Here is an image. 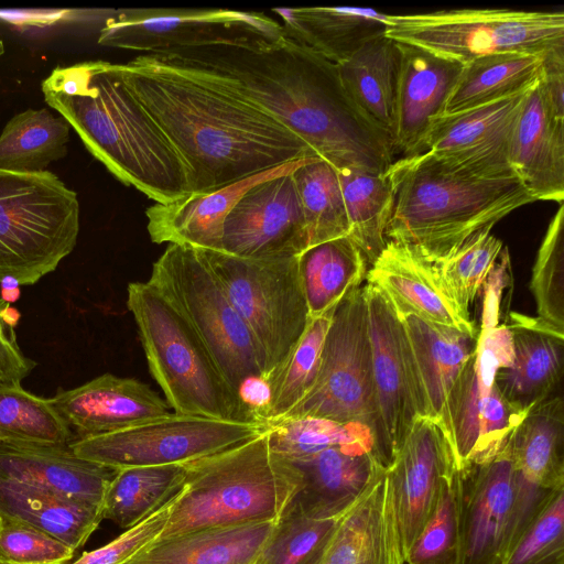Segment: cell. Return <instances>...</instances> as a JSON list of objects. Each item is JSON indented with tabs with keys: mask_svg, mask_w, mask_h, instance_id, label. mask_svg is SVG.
Wrapping results in <instances>:
<instances>
[{
	"mask_svg": "<svg viewBox=\"0 0 564 564\" xmlns=\"http://www.w3.org/2000/svg\"><path fill=\"white\" fill-rule=\"evenodd\" d=\"M143 56L262 111L335 170L382 174L393 162L391 139L349 97L338 65L285 34Z\"/></svg>",
	"mask_w": 564,
	"mask_h": 564,
	"instance_id": "6da1fadb",
	"label": "cell"
},
{
	"mask_svg": "<svg viewBox=\"0 0 564 564\" xmlns=\"http://www.w3.org/2000/svg\"><path fill=\"white\" fill-rule=\"evenodd\" d=\"M110 69L177 152L186 169L189 194L215 191L318 156L262 111L143 55L110 63Z\"/></svg>",
	"mask_w": 564,
	"mask_h": 564,
	"instance_id": "7a4b0ae2",
	"label": "cell"
},
{
	"mask_svg": "<svg viewBox=\"0 0 564 564\" xmlns=\"http://www.w3.org/2000/svg\"><path fill=\"white\" fill-rule=\"evenodd\" d=\"M41 89L88 152L126 186L160 204L189 195L181 158L111 72L110 62L57 66Z\"/></svg>",
	"mask_w": 564,
	"mask_h": 564,
	"instance_id": "3957f363",
	"label": "cell"
},
{
	"mask_svg": "<svg viewBox=\"0 0 564 564\" xmlns=\"http://www.w3.org/2000/svg\"><path fill=\"white\" fill-rule=\"evenodd\" d=\"M384 173L394 194L387 239L410 245L432 261L534 202L518 176H475L429 152L398 159Z\"/></svg>",
	"mask_w": 564,
	"mask_h": 564,
	"instance_id": "277c9868",
	"label": "cell"
},
{
	"mask_svg": "<svg viewBox=\"0 0 564 564\" xmlns=\"http://www.w3.org/2000/svg\"><path fill=\"white\" fill-rule=\"evenodd\" d=\"M300 485L299 470L271 448L267 430L243 444L187 463L186 477L156 540L275 521Z\"/></svg>",
	"mask_w": 564,
	"mask_h": 564,
	"instance_id": "5b68a950",
	"label": "cell"
},
{
	"mask_svg": "<svg viewBox=\"0 0 564 564\" xmlns=\"http://www.w3.org/2000/svg\"><path fill=\"white\" fill-rule=\"evenodd\" d=\"M127 306L151 376L175 413L260 423L227 384L189 325L148 282L128 284Z\"/></svg>",
	"mask_w": 564,
	"mask_h": 564,
	"instance_id": "8992f818",
	"label": "cell"
},
{
	"mask_svg": "<svg viewBox=\"0 0 564 564\" xmlns=\"http://www.w3.org/2000/svg\"><path fill=\"white\" fill-rule=\"evenodd\" d=\"M77 193L53 172L0 170V281L32 285L74 250L80 227Z\"/></svg>",
	"mask_w": 564,
	"mask_h": 564,
	"instance_id": "52a82bcc",
	"label": "cell"
},
{
	"mask_svg": "<svg viewBox=\"0 0 564 564\" xmlns=\"http://www.w3.org/2000/svg\"><path fill=\"white\" fill-rule=\"evenodd\" d=\"M197 251L249 329L269 384L311 321L299 256L247 259L221 250Z\"/></svg>",
	"mask_w": 564,
	"mask_h": 564,
	"instance_id": "ba28073f",
	"label": "cell"
},
{
	"mask_svg": "<svg viewBox=\"0 0 564 564\" xmlns=\"http://www.w3.org/2000/svg\"><path fill=\"white\" fill-rule=\"evenodd\" d=\"M147 282L189 325L238 397L252 380H263L249 329L197 249L169 245Z\"/></svg>",
	"mask_w": 564,
	"mask_h": 564,
	"instance_id": "9c48e42d",
	"label": "cell"
},
{
	"mask_svg": "<svg viewBox=\"0 0 564 564\" xmlns=\"http://www.w3.org/2000/svg\"><path fill=\"white\" fill-rule=\"evenodd\" d=\"M384 34L459 64L505 52L544 55L564 46V12L458 9L388 14Z\"/></svg>",
	"mask_w": 564,
	"mask_h": 564,
	"instance_id": "30bf717a",
	"label": "cell"
},
{
	"mask_svg": "<svg viewBox=\"0 0 564 564\" xmlns=\"http://www.w3.org/2000/svg\"><path fill=\"white\" fill-rule=\"evenodd\" d=\"M302 417L361 423L375 436L377 406L364 285L351 290L335 307L315 384L282 420Z\"/></svg>",
	"mask_w": 564,
	"mask_h": 564,
	"instance_id": "8fae6325",
	"label": "cell"
},
{
	"mask_svg": "<svg viewBox=\"0 0 564 564\" xmlns=\"http://www.w3.org/2000/svg\"><path fill=\"white\" fill-rule=\"evenodd\" d=\"M262 423H243L170 412L121 431L77 438L79 457L113 468L187 464L227 451L264 433Z\"/></svg>",
	"mask_w": 564,
	"mask_h": 564,
	"instance_id": "7c38bea8",
	"label": "cell"
},
{
	"mask_svg": "<svg viewBox=\"0 0 564 564\" xmlns=\"http://www.w3.org/2000/svg\"><path fill=\"white\" fill-rule=\"evenodd\" d=\"M281 23L263 12L229 9H119L99 30L104 46L156 55L250 37L278 40Z\"/></svg>",
	"mask_w": 564,
	"mask_h": 564,
	"instance_id": "4fadbf2b",
	"label": "cell"
},
{
	"mask_svg": "<svg viewBox=\"0 0 564 564\" xmlns=\"http://www.w3.org/2000/svg\"><path fill=\"white\" fill-rule=\"evenodd\" d=\"M377 406L376 451L388 468L416 417L420 392L405 332L394 306L376 285H364Z\"/></svg>",
	"mask_w": 564,
	"mask_h": 564,
	"instance_id": "5bb4252c",
	"label": "cell"
},
{
	"mask_svg": "<svg viewBox=\"0 0 564 564\" xmlns=\"http://www.w3.org/2000/svg\"><path fill=\"white\" fill-rule=\"evenodd\" d=\"M508 441L489 457L457 468L459 564H502L508 553L517 501Z\"/></svg>",
	"mask_w": 564,
	"mask_h": 564,
	"instance_id": "9a60e30c",
	"label": "cell"
},
{
	"mask_svg": "<svg viewBox=\"0 0 564 564\" xmlns=\"http://www.w3.org/2000/svg\"><path fill=\"white\" fill-rule=\"evenodd\" d=\"M531 88L473 109L438 116L430 124L424 152L475 176H517L510 164V144Z\"/></svg>",
	"mask_w": 564,
	"mask_h": 564,
	"instance_id": "2e32d148",
	"label": "cell"
},
{
	"mask_svg": "<svg viewBox=\"0 0 564 564\" xmlns=\"http://www.w3.org/2000/svg\"><path fill=\"white\" fill-rule=\"evenodd\" d=\"M292 172L258 183L238 199L225 218L221 251L267 259L300 256L308 248Z\"/></svg>",
	"mask_w": 564,
	"mask_h": 564,
	"instance_id": "e0dca14e",
	"label": "cell"
},
{
	"mask_svg": "<svg viewBox=\"0 0 564 564\" xmlns=\"http://www.w3.org/2000/svg\"><path fill=\"white\" fill-rule=\"evenodd\" d=\"M456 468L442 427L429 417H416L387 468L405 556L435 505L442 482Z\"/></svg>",
	"mask_w": 564,
	"mask_h": 564,
	"instance_id": "ac0fdd59",
	"label": "cell"
},
{
	"mask_svg": "<svg viewBox=\"0 0 564 564\" xmlns=\"http://www.w3.org/2000/svg\"><path fill=\"white\" fill-rule=\"evenodd\" d=\"M366 280L378 286L399 310L477 337L479 330L448 290L436 263L414 247L388 240L370 264Z\"/></svg>",
	"mask_w": 564,
	"mask_h": 564,
	"instance_id": "d6986e66",
	"label": "cell"
},
{
	"mask_svg": "<svg viewBox=\"0 0 564 564\" xmlns=\"http://www.w3.org/2000/svg\"><path fill=\"white\" fill-rule=\"evenodd\" d=\"M78 438L132 427L170 413L169 404L148 384L105 373L48 399Z\"/></svg>",
	"mask_w": 564,
	"mask_h": 564,
	"instance_id": "ffe728a7",
	"label": "cell"
},
{
	"mask_svg": "<svg viewBox=\"0 0 564 564\" xmlns=\"http://www.w3.org/2000/svg\"><path fill=\"white\" fill-rule=\"evenodd\" d=\"M290 460L301 476V485L290 502L311 519L341 516L387 470L372 441L335 446Z\"/></svg>",
	"mask_w": 564,
	"mask_h": 564,
	"instance_id": "44dd1931",
	"label": "cell"
},
{
	"mask_svg": "<svg viewBox=\"0 0 564 564\" xmlns=\"http://www.w3.org/2000/svg\"><path fill=\"white\" fill-rule=\"evenodd\" d=\"M399 48L392 149L401 159L424 152L430 124L443 115L463 64L409 44L399 43Z\"/></svg>",
	"mask_w": 564,
	"mask_h": 564,
	"instance_id": "7402d4cb",
	"label": "cell"
},
{
	"mask_svg": "<svg viewBox=\"0 0 564 564\" xmlns=\"http://www.w3.org/2000/svg\"><path fill=\"white\" fill-rule=\"evenodd\" d=\"M395 311L410 348L422 417L435 421L451 444L449 397L465 364L476 350L478 336L431 323L409 311Z\"/></svg>",
	"mask_w": 564,
	"mask_h": 564,
	"instance_id": "603a6c76",
	"label": "cell"
},
{
	"mask_svg": "<svg viewBox=\"0 0 564 564\" xmlns=\"http://www.w3.org/2000/svg\"><path fill=\"white\" fill-rule=\"evenodd\" d=\"M319 564H405L387 470L339 518Z\"/></svg>",
	"mask_w": 564,
	"mask_h": 564,
	"instance_id": "cb8c5ba5",
	"label": "cell"
},
{
	"mask_svg": "<svg viewBox=\"0 0 564 564\" xmlns=\"http://www.w3.org/2000/svg\"><path fill=\"white\" fill-rule=\"evenodd\" d=\"M310 159L283 164L215 191L189 194L167 204L154 203L145 210L151 240L155 243L223 250L225 218L238 199L258 183L290 173Z\"/></svg>",
	"mask_w": 564,
	"mask_h": 564,
	"instance_id": "d4e9b609",
	"label": "cell"
},
{
	"mask_svg": "<svg viewBox=\"0 0 564 564\" xmlns=\"http://www.w3.org/2000/svg\"><path fill=\"white\" fill-rule=\"evenodd\" d=\"M510 164L535 200H564V119L554 116L540 80L529 91L511 144Z\"/></svg>",
	"mask_w": 564,
	"mask_h": 564,
	"instance_id": "484cf974",
	"label": "cell"
},
{
	"mask_svg": "<svg viewBox=\"0 0 564 564\" xmlns=\"http://www.w3.org/2000/svg\"><path fill=\"white\" fill-rule=\"evenodd\" d=\"M118 469L77 456L68 446L0 441V477L100 506Z\"/></svg>",
	"mask_w": 564,
	"mask_h": 564,
	"instance_id": "4316f807",
	"label": "cell"
},
{
	"mask_svg": "<svg viewBox=\"0 0 564 564\" xmlns=\"http://www.w3.org/2000/svg\"><path fill=\"white\" fill-rule=\"evenodd\" d=\"M514 357L499 370L495 382L503 398L518 411L530 409L550 398L560 383L564 366V332L539 318L512 315Z\"/></svg>",
	"mask_w": 564,
	"mask_h": 564,
	"instance_id": "83f0119b",
	"label": "cell"
},
{
	"mask_svg": "<svg viewBox=\"0 0 564 564\" xmlns=\"http://www.w3.org/2000/svg\"><path fill=\"white\" fill-rule=\"evenodd\" d=\"M285 35L339 64L386 30L387 15L348 7L273 8Z\"/></svg>",
	"mask_w": 564,
	"mask_h": 564,
	"instance_id": "f1b7e54d",
	"label": "cell"
},
{
	"mask_svg": "<svg viewBox=\"0 0 564 564\" xmlns=\"http://www.w3.org/2000/svg\"><path fill=\"white\" fill-rule=\"evenodd\" d=\"M274 522L208 528L160 539L124 564H254Z\"/></svg>",
	"mask_w": 564,
	"mask_h": 564,
	"instance_id": "f546056e",
	"label": "cell"
},
{
	"mask_svg": "<svg viewBox=\"0 0 564 564\" xmlns=\"http://www.w3.org/2000/svg\"><path fill=\"white\" fill-rule=\"evenodd\" d=\"M0 513L56 538L74 551L102 520L100 506L4 477H0Z\"/></svg>",
	"mask_w": 564,
	"mask_h": 564,
	"instance_id": "4dcf8cb0",
	"label": "cell"
},
{
	"mask_svg": "<svg viewBox=\"0 0 564 564\" xmlns=\"http://www.w3.org/2000/svg\"><path fill=\"white\" fill-rule=\"evenodd\" d=\"M400 61L399 43L383 33L337 64L349 97L391 142Z\"/></svg>",
	"mask_w": 564,
	"mask_h": 564,
	"instance_id": "1f68e13d",
	"label": "cell"
},
{
	"mask_svg": "<svg viewBox=\"0 0 564 564\" xmlns=\"http://www.w3.org/2000/svg\"><path fill=\"white\" fill-rule=\"evenodd\" d=\"M509 451L516 469L546 491L564 489V401L550 397L536 404L511 433Z\"/></svg>",
	"mask_w": 564,
	"mask_h": 564,
	"instance_id": "d6a6232c",
	"label": "cell"
},
{
	"mask_svg": "<svg viewBox=\"0 0 564 564\" xmlns=\"http://www.w3.org/2000/svg\"><path fill=\"white\" fill-rule=\"evenodd\" d=\"M543 56L505 52L463 64L443 115L473 109L531 88L542 76Z\"/></svg>",
	"mask_w": 564,
	"mask_h": 564,
	"instance_id": "836d02e7",
	"label": "cell"
},
{
	"mask_svg": "<svg viewBox=\"0 0 564 564\" xmlns=\"http://www.w3.org/2000/svg\"><path fill=\"white\" fill-rule=\"evenodd\" d=\"M368 262L349 236L305 249L299 268L310 318L334 311L354 289L361 285Z\"/></svg>",
	"mask_w": 564,
	"mask_h": 564,
	"instance_id": "e575fe53",
	"label": "cell"
},
{
	"mask_svg": "<svg viewBox=\"0 0 564 564\" xmlns=\"http://www.w3.org/2000/svg\"><path fill=\"white\" fill-rule=\"evenodd\" d=\"M185 477L186 464L119 468L100 505L102 520L135 525L175 495Z\"/></svg>",
	"mask_w": 564,
	"mask_h": 564,
	"instance_id": "d590c367",
	"label": "cell"
},
{
	"mask_svg": "<svg viewBox=\"0 0 564 564\" xmlns=\"http://www.w3.org/2000/svg\"><path fill=\"white\" fill-rule=\"evenodd\" d=\"M70 126L46 108L14 115L0 133V170L39 173L67 154Z\"/></svg>",
	"mask_w": 564,
	"mask_h": 564,
	"instance_id": "8d00e7d4",
	"label": "cell"
},
{
	"mask_svg": "<svg viewBox=\"0 0 564 564\" xmlns=\"http://www.w3.org/2000/svg\"><path fill=\"white\" fill-rule=\"evenodd\" d=\"M336 171L349 225L348 236L370 265L388 241L387 229L394 203L391 182L386 173Z\"/></svg>",
	"mask_w": 564,
	"mask_h": 564,
	"instance_id": "74e56055",
	"label": "cell"
},
{
	"mask_svg": "<svg viewBox=\"0 0 564 564\" xmlns=\"http://www.w3.org/2000/svg\"><path fill=\"white\" fill-rule=\"evenodd\" d=\"M302 209L308 247L348 236L344 198L337 171L321 158H312L292 172Z\"/></svg>",
	"mask_w": 564,
	"mask_h": 564,
	"instance_id": "f35d334b",
	"label": "cell"
},
{
	"mask_svg": "<svg viewBox=\"0 0 564 564\" xmlns=\"http://www.w3.org/2000/svg\"><path fill=\"white\" fill-rule=\"evenodd\" d=\"M333 312L311 318L292 354L269 383L270 398L265 413L269 426L282 420L314 387Z\"/></svg>",
	"mask_w": 564,
	"mask_h": 564,
	"instance_id": "ab89813d",
	"label": "cell"
},
{
	"mask_svg": "<svg viewBox=\"0 0 564 564\" xmlns=\"http://www.w3.org/2000/svg\"><path fill=\"white\" fill-rule=\"evenodd\" d=\"M73 433L48 399L21 384L0 386V441L68 446Z\"/></svg>",
	"mask_w": 564,
	"mask_h": 564,
	"instance_id": "60d3db41",
	"label": "cell"
},
{
	"mask_svg": "<svg viewBox=\"0 0 564 564\" xmlns=\"http://www.w3.org/2000/svg\"><path fill=\"white\" fill-rule=\"evenodd\" d=\"M341 516L311 519L289 501L275 520L254 564H319Z\"/></svg>",
	"mask_w": 564,
	"mask_h": 564,
	"instance_id": "b9f144b4",
	"label": "cell"
},
{
	"mask_svg": "<svg viewBox=\"0 0 564 564\" xmlns=\"http://www.w3.org/2000/svg\"><path fill=\"white\" fill-rule=\"evenodd\" d=\"M268 436L271 448L288 459L308 457L335 446L375 442L367 425L316 417L282 420L269 426Z\"/></svg>",
	"mask_w": 564,
	"mask_h": 564,
	"instance_id": "7bdbcfd3",
	"label": "cell"
},
{
	"mask_svg": "<svg viewBox=\"0 0 564 564\" xmlns=\"http://www.w3.org/2000/svg\"><path fill=\"white\" fill-rule=\"evenodd\" d=\"M405 564H459L457 468L442 482L435 505L406 553Z\"/></svg>",
	"mask_w": 564,
	"mask_h": 564,
	"instance_id": "ee69618b",
	"label": "cell"
},
{
	"mask_svg": "<svg viewBox=\"0 0 564 564\" xmlns=\"http://www.w3.org/2000/svg\"><path fill=\"white\" fill-rule=\"evenodd\" d=\"M530 289L538 317L564 332V205L549 224L532 268Z\"/></svg>",
	"mask_w": 564,
	"mask_h": 564,
	"instance_id": "f6af8a7d",
	"label": "cell"
},
{
	"mask_svg": "<svg viewBox=\"0 0 564 564\" xmlns=\"http://www.w3.org/2000/svg\"><path fill=\"white\" fill-rule=\"evenodd\" d=\"M503 250L502 241L491 231H482L452 254L434 261L459 306L469 307Z\"/></svg>",
	"mask_w": 564,
	"mask_h": 564,
	"instance_id": "bcb514c9",
	"label": "cell"
},
{
	"mask_svg": "<svg viewBox=\"0 0 564 564\" xmlns=\"http://www.w3.org/2000/svg\"><path fill=\"white\" fill-rule=\"evenodd\" d=\"M502 564H564V489L550 497Z\"/></svg>",
	"mask_w": 564,
	"mask_h": 564,
	"instance_id": "7dc6e473",
	"label": "cell"
},
{
	"mask_svg": "<svg viewBox=\"0 0 564 564\" xmlns=\"http://www.w3.org/2000/svg\"><path fill=\"white\" fill-rule=\"evenodd\" d=\"M480 392L476 371V350L465 364L448 401L451 445L457 468L474 456L479 437Z\"/></svg>",
	"mask_w": 564,
	"mask_h": 564,
	"instance_id": "c3c4849f",
	"label": "cell"
},
{
	"mask_svg": "<svg viewBox=\"0 0 564 564\" xmlns=\"http://www.w3.org/2000/svg\"><path fill=\"white\" fill-rule=\"evenodd\" d=\"M74 552L56 538L0 513V564H66Z\"/></svg>",
	"mask_w": 564,
	"mask_h": 564,
	"instance_id": "681fc988",
	"label": "cell"
},
{
	"mask_svg": "<svg viewBox=\"0 0 564 564\" xmlns=\"http://www.w3.org/2000/svg\"><path fill=\"white\" fill-rule=\"evenodd\" d=\"M178 491L152 514L127 529L111 542L96 550L84 552L69 564H124L159 539L169 520Z\"/></svg>",
	"mask_w": 564,
	"mask_h": 564,
	"instance_id": "f907efd6",
	"label": "cell"
},
{
	"mask_svg": "<svg viewBox=\"0 0 564 564\" xmlns=\"http://www.w3.org/2000/svg\"><path fill=\"white\" fill-rule=\"evenodd\" d=\"M478 406L479 437L469 462L497 453L528 413L516 410L503 398L496 383L488 392L480 394Z\"/></svg>",
	"mask_w": 564,
	"mask_h": 564,
	"instance_id": "816d5d0a",
	"label": "cell"
},
{
	"mask_svg": "<svg viewBox=\"0 0 564 564\" xmlns=\"http://www.w3.org/2000/svg\"><path fill=\"white\" fill-rule=\"evenodd\" d=\"M514 357L513 334L509 325L479 330L476 347V371L480 394L496 383L499 370L509 367Z\"/></svg>",
	"mask_w": 564,
	"mask_h": 564,
	"instance_id": "f5cc1de1",
	"label": "cell"
},
{
	"mask_svg": "<svg viewBox=\"0 0 564 564\" xmlns=\"http://www.w3.org/2000/svg\"><path fill=\"white\" fill-rule=\"evenodd\" d=\"M508 268L509 254L507 248H503L481 288L485 295L480 330L498 326L501 295L508 283Z\"/></svg>",
	"mask_w": 564,
	"mask_h": 564,
	"instance_id": "db71d44e",
	"label": "cell"
},
{
	"mask_svg": "<svg viewBox=\"0 0 564 564\" xmlns=\"http://www.w3.org/2000/svg\"><path fill=\"white\" fill-rule=\"evenodd\" d=\"M540 85L554 116L564 119V46L544 54Z\"/></svg>",
	"mask_w": 564,
	"mask_h": 564,
	"instance_id": "11a10c76",
	"label": "cell"
},
{
	"mask_svg": "<svg viewBox=\"0 0 564 564\" xmlns=\"http://www.w3.org/2000/svg\"><path fill=\"white\" fill-rule=\"evenodd\" d=\"M7 304L0 297V368L21 383L33 370L35 362L22 352L14 328L8 326L1 318V311Z\"/></svg>",
	"mask_w": 564,
	"mask_h": 564,
	"instance_id": "9f6ffc18",
	"label": "cell"
},
{
	"mask_svg": "<svg viewBox=\"0 0 564 564\" xmlns=\"http://www.w3.org/2000/svg\"><path fill=\"white\" fill-rule=\"evenodd\" d=\"M1 318L8 326L15 328L20 319V312L10 304H7L1 311Z\"/></svg>",
	"mask_w": 564,
	"mask_h": 564,
	"instance_id": "6f0895ef",
	"label": "cell"
},
{
	"mask_svg": "<svg viewBox=\"0 0 564 564\" xmlns=\"http://www.w3.org/2000/svg\"><path fill=\"white\" fill-rule=\"evenodd\" d=\"M0 297L8 304L14 303L20 297V289H1Z\"/></svg>",
	"mask_w": 564,
	"mask_h": 564,
	"instance_id": "680465c9",
	"label": "cell"
},
{
	"mask_svg": "<svg viewBox=\"0 0 564 564\" xmlns=\"http://www.w3.org/2000/svg\"><path fill=\"white\" fill-rule=\"evenodd\" d=\"M1 289L10 290L19 288L20 283L13 276H6L0 281Z\"/></svg>",
	"mask_w": 564,
	"mask_h": 564,
	"instance_id": "91938a15",
	"label": "cell"
},
{
	"mask_svg": "<svg viewBox=\"0 0 564 564\" xmlns=\"http://www.w3.org/2000/svg\"><path fill=\"white\" fill-rule=\"evenodd\" d=\"M20 384L14 378H12L9 373L0 369V386H13Z\"/></svg>",
	"mask_w": 564,
	"mask_h": 564,
	"instance_id": "94428289",
	"label": "cell"
},
{
	"mask_svg": "<svg viewBox=\"0 0 564 564\" xmlns=\"http://www.w3.org/2000/svg\"><path fill=\"white\" fill-rule=\"evenodd\" d=\"M4 53V44L2 42V40H0V56H2Z\"/></svg>",
	"mask_w": 564,
	"mask_h": 564,
	"instance_id": "6125c7cd",
	"label": "cell"
}]
</instances>
